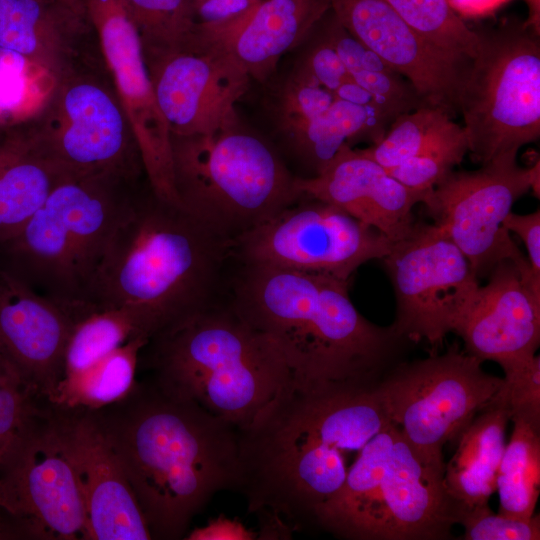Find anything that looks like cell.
<instances>
[{
  "instance_id": "8fae6325",
  "label": "cell",
  "mask_w": 540,
  "mask_h": 540,
  "mask_svg": "<svg viewBox=\"0 0 540 540\" xmlns=\"http://www.w3.org/2000/svg\"><path fill=\"white\" fill-rule=\"evenodd\" d=\"M502 380L454 344L443 354L391 368L377 388L401 435L426 456L443 459L444 445L459 438Z\"/></svg>"
},
{
  "instance_id": "b9f144b4",
  "label": "cell",
  "mask_w": 540,
  "mask_h": 540,
  "mask_svg": "<svg viewBox=\"0 0 540 540\" xmlns=\"http://www.w3.org/2000/svg\"><path fill=\"white\" fill-rule=\"evenodd\" d=\"M5 539L20 538L12 520L0 506V540Z\"/></svg>"
},
{
  "instance_id": "f1b7e54d",
  "label": "cell",
  "mask_w": 540,
  "mask_h": 540,
  "mask_svg": "<svg viewBox=\"0 0 540 540\" xmlns=\"http://www.w3.org/2000/svg\"><path fill=\"white\" fill-rule=\"evenodd\" d=\"M496 476L499 513L529 518L540 491V430L516 419Z\"/></svg>"
},
{
  "instance_id": "d6a6232c",
  "label": "cell",
  "mask_w": 540,
  "mask_h": 540,
  "mask_svg": "<svg viewBox=\"0 0 540 540\" xmlns=\"http://www.w3.org/2000/svg\"><path fill=\"white\" fill-rule=\"evenodd\" d=\"M138 30L142 49L164 48L190 32L186 0H125Z\"/></svg>"
},
{
  "instance_id": "e575fe53",
  "label": "cell",
  "mask_w": 540,
  "mask_h": 540,
  "mask_svg": "<svg viewBox=\"0 0 540 540\" xmlns=\"http://www.w3.org/2000/svg\"><path fill=\"white\" fill-rule=\"evenodd\" d=\"M466 153H468L467 139H462L409 158L386 170L405 187L422 194L425 198L454 166L461 163Z\"/></svg>"
},
{
  "instance_id": "2e32d148",
  "label": "cell",
  "mask_w": 540,
  "mask_h": 540,
  "mask_svg": "<svg viewBox=\"0 0 540 540\" xmlns=\"http://www.w3.org/2000/svg\"><path fill=\"white\" fill-rule=\"evenodd\" d=\"M398 430V429H397ZM445 463L414 448L399 432L385 472L366 505L339 537L355 540H442L467 510L444 483Z\"/></svg>"
},
{
  "instance_id": "603a6c76",
  "label": "cell",
  "mask_w": 540,
  "mask_h": 540,
  "mask_svg": "<svg viewBox=\"0 0 540 540\" xmlns=\"http://www.w3.org/2000/svg\"><path fill=\"white\" fill-rule=\"evenodd\" d=\"M0 47L17 52L57 80L104 61L82 2L0 0Z\"/></svg>"
},
{
  "instance_id": "8992f818",
  "label": "cell",
  "mask_w": 540,
  "mask_h": 540,
  "mask_svg": "<svg viewBox=\"0 0 540 540\" xmlns=\"http://www.w3.org/2000/svg\"><path fill=\"white\" fill-rule=\"evenodd\" d=\"M143 183L110 175L66 176L27 220L0 235V270L42 296L84 302Z\"/></svg>"
},
{
  "instance_id": "ab89813d",
  "label": "cell",
  "mask_w": 540,
  "mask_h": 540,
  "mask_svg": "<svg viewBox=\"0 0 540 540\" xmlns=\"http://www.w3.org/2000/svg\"><path fill=\"white\" fill-rule=\"evenodd\" d=\"M508 0H448L458 15L482 16L491 13Z\"/></svg>"
},
{
  "instance_id": "f35d334b",
  "label": "cell",
  "mask_w": 540,
  "mask_h": 540,
  "mask_svg": "<svg viewBox=\"0 0 540 540\" xmlns=\"http://www.w3.org/2000/svg\"><path fill=\"white\" fill-rule=\"evenodd\" d=\"M188 540H253L258 539V533L247 529L238 520H232L224 515L216 518L200 528L187 533Z\"/></svg>"
},
{
  "instance_id": "5b68a950",
  "label": "cell",
  "mask_w": 540,
  "mask_h": 540,
  "mask_svg": "<svg viewBox=\"0 0 540 540\" xmlns=\"http://www.w3.org/2000/svg\"><path fill=\"white\" fill-rule=\"evenodd\" d=\"M163 389L242 428L291 375L281 354L228 304L213 303L151 338L139 360Z\"/></svg>"
},
{
  "instance_id": "44dd1931",
  "label": "cell",
  "mask_w": 540,
  "mask_h": 540,
  "mask_svg": "<svg viewBox=\"0 0 540 540\" xmlns=\"http://www.w3.org/2000/svg\"><path fill=\"white\" fill-rule=\"evenodd\" d=\"M453 332L468 354L494 361L503 371L528 360L540 343V291L512 261H501Z\"/></svg>"
},
{
  "instance_id": "7bdbcfd3",
  "label": "cell",
  "mask_w": 540,
  "mask_h": 540,
  "mask_svg": "<svg viewBox=\"0 0 540 540\" xmlns=\"http://www.w3.org/2000/svg\"><path fill=\"white\" fill-rule=\"evenodd\" d=\"M200 0H186V7H187V15H188V8L193 5L194 3L198 2ZM189 21V20H188ZM190 25V24H189Z\"/></svg>"
},
{
  "instance_id": "7402d4cb",
  "label": "cell",
  "mask_w": 540,
  "mask_h": 540,
  "mask_svg": "<svg viewBox=\"0 0 540 540\" xmlns=\"http://www.w3.org/2000/svg\"><path fill=\"white\" fill-rule=\"evenodd\" d=\"M305 196L335 205L393 243L413 228V207L424 196L395 178L359 149L345 145L317 175L296 178Z\"/></svg>"
},
{
  "instance_id": "4fadbf2b",
  "label": "cell",
  "mask_w": 540,
  "mask_h": 540,
  "mask_svg": "<svg viewBox=\"0 0 540 540\" xmlns=\"http://www.w3.org/2000/svg\"><path fill=\"white\" fill-rule=\"evenodd\" d=\"M393 242L330 203L302 195L236 239L232 257L259 264L328 275L343 281L364 263L383 259Z\"/></svg>"
},
{
  "instance_id": "d590c367",
  "label": "cell",
  "mask_w": 540,
  "mask_h": 540,
  "mask_svg": "<svg viewBox=\"0 0 540 540\" xmlns=\"http://www.w3.org/2000/svg\"><path fill=\"white\" fill-rule=\"evenodd\" d=\"M44 402L24 385L0 356V457Z\"/></svg>"
},
{
  "instance_id": "4dcf8cb0",
  "label": "cell",
  "mask_w": 540,
  "mask_h": 540,
  "mask_svg": "<svg viewBox=\"0 0 540 540\" xmlns=\"http://www.w3.org/2000/svg\"><path fill=\"white\" fill-rule=\"evenodd\" d=\"M427 43L454 61L468 65L479 34L469 28L448 0H386Z\"/></svg>"
},
{
  "instance_id": "7c38bea8",
  "label": "cell",
  "mask_w": 540,
  "mask_h": 540,
  "mask_svg": "<svg viewBox=\"0 0 540 540\" xmlns=\"http://www.w3.org/2000/svg\"><path fill=\"white\" fill-rule=\"evenodd\" d=\"M506 153L474 171L449 172L424 198L434 224L461 250L476 276L510 260L536 287L527 257L503 227L515 201L529 190L539 197V160L520 167Z\"/></svg>"
},
{
  "instance_id": "ba28073f",
  "label": "cell",
  "mask_w": 540,
  "mask_h": 540,
  "mask_svg": "<svg viewBox=\"0 0 540 540\" xmlns=\"http://www.w3.org/2000/svg\"><path fill=\"white\" fill-rule=\"evenodd\" d=\"M478 34L457 109L468 152L483 165L539 139L540 45L525 24Z\"/></svg>"
},
{
  "instance_id": "5bb4252c",
  "label": "cell",
  "mask_w": 540,
  "mask_h": 540,
  "mask_svg": "<svg viewBox=\"0 0 540 540\" xmlns=\"http://www.w3.org/2000/svg\"><path fill=\"white\" fill-rule=\"evenodd\" d=\"M382 260L396 299V332L413 342L441 343L480 286L467 258L434 223L415 222Z\"/></svg>"
},
{
  "instance_id": "ffe728a7",
  "label": "cell",
  "mask_w": 540,
  "mask_h": 540,
  "mask_svg": "<svg viewBox=\"0 0 540 540\" xmlns=\"http://www.w3.org/2000/svg\"><path fill=\"white\" fill-rule=\"evenodd\" d=\"M338 21L356 39L407 79L422 101L451 117L464 73L462 65L427 43L386 0H330Z\"/></svg>"
},
{
  "instance_id": "4316f807",
  "label": "cell",
  "mask_w": 540,
  "mask_h": 540,
  "mask_svg": "<svg viewBox=\"0 0 540 540\" xmlns=\"http://www.w3.org/2000/svg\"><path fill=\"white\" fill-rule=\"evenodd\" d=\"M149 340L129 339L88 368L63 377L49 403L95 410L126 396L134 386L141 349Z\"/></svg>"
},
{
  "instance_id": "74e56055",
  "label": "cell",
  "mask_w": 540,
  "mask_h": 540,
  "mask_svg": "<svg viewBox=\"0 0 540 540\" xmlns=\"http://www.w3.org/2000/svg\"><path fill=\"white\" fill-rule=\"evenodd\" d=\"M508 232L521 238L527 251V259L536 280L540 281V211L517 214L512 211L503 221Z\"/></svg>"
},
{
  "instance_id": "277c9868",
  "label": "cell",
  "mask_w": 540,
  "mask_h": 540,
  "mask_svg": "<svg viewBox=\"0 0 540 540\" xmlns=\"http://www.w3.org/2000/svg\"><path fill=\"white\" fill-rule=\"evenodd\" d=\"M232 246L147 180L113 233L84 303L130 310L150 340L215 303Z\"/></svg>"
},
{
  "instance_id": "8d00e7d4",
  "label": "cell",
  "mask_w": 540,
  "mask_h": 540,
  "mask_svg": "<svg viewBox=\"0 0 540 540\" xmlns=\"http://www.w3.org/2000/svg\"><path fill=\"white\" fill-rule=\"evenodd\" d=\"M465 540H538L540 517L520 518L493 514L489 505L467 512L462 519Z\"/></svg>"
},
{
  "instance_id": "f546056e",
  "label": "cell",
  "mask_w": 540,
  "mask_h": 540,
  "mask_svg": "<svg viewBox=\"0 0 540 540\" xmlns=\"http://www.w3.org/2000/svg\"><path fill=\"white\" fill-rule=\"evenodd\" d=\"M56 83L43 67L0 47V133L29 127L47 105Z\"/></svg>"
},
{
  "instance_id": "d4e9b609",
  "label": "cell",
  "mask_w": 540,
  "mask_h": 540,
  "mask_svg": "<svg viewBox=\"0 0 540 540\" xmlns=\"http://www.w3.org/2000/svg\"><path fill=\"white\" fill-rule=\"evenodd\" d=\"M509 421L508 415L500 409L482 410L462 431L454 455L445 464V486L467 512L488 505L496 491Z\"/></svg>"
},
{
  "instance_id": "3957f363",
  "label": "cell",
  "mask_w": 540,
  "mask_h": 540,
  "mask_svg": "<svg viewBox=\"0 0 540 540\" xmlns=\"http://www.w3.org/2000/svg\"><path fill=\"white\" fill-rule=\"evenodd\" d=\"M229 305L278 349L291 379L311 389L376 386L405 341L367 320L348 281L281 267L243 264Z\"/></svg>"
},
{
  "instance_id": "6da1fadb",
  "label": "cell",
  "mask_w": 540,
  "mask_h": 540,
  "mask_svg": "<svg viewBox=\"0 0 540 540\" xmlns=\"http://www.w3.org/2000/svg\"><path fill=\"white\" fill-rule=\"evenodd\" d=\"M390 425L377 386L311 389L290 377L238 429L235 489L261 526L293 532L340 490L346 455Z\"/></svg>"
},
{
  "instance_id": "9a60e30c",
  "label": "cell",
  "mask_w": 540,
  "mask_h": 540,
  "mask_svg": "<svg viewBox=\"0 0 540 540\" xmlns=\"http://www.w3.org/2000/svg\"><path fill=\"white\" fill-rule=\"evenodd\" d=\"M157 104L171 134H208L239 119L250 76L220 43L199 33L142 49Z\"/></svg>"
},
{
  "instance_id": "e0dca14e",
  "label": "cell",
  "mask_w": 540,
  "mask_h": 540,
  "mask_svg": "<svg viewBox=\"0 0 540 540\" xmlns=\"http://www.w3.org/2000/svg\"><path fill=\"white\" fill-rule=\"evenodd\" d=\"M137 141L153 191L176 201L170 129L153 91L141 39L125 0H81Z\"/></svg>"
},
{
  "instance_id": "484cf974",
  "label": "cell",
  "mask_w": 540,
  "mask_h": 540,
  "mask_svg": "<svg viewBox=\"0 0 540 540\" xmlns=\"http://www.w3.org/2000/svg\"><path fill=\"white\" fill-rule=\"evenodd\" d=\"M66 176L38 153L25 131L0 133V235L27 220Z\"/></svg>"
},
{
  "instance_id": "d6986e66",
  "label": "cell",
  "mask_w": 540,
  "mask_h": 540,
  "mask_svg": "<svg viewBox=\"0 0 540 540\" xmlns=\"http://www.w3.org/2000/svg\"><path fill=\"white\" fill-rule=\"evenodd\" d=\"M83 496L86 540H150L140 507L90 411L51 404Z\"/></svg>"
},
{
  "instance_id": "ee69618b",
  "label": "cell",
  "mask_w": 540,
  "mask_h": 540,
  "mask_svg": "<svg viewBox=\"0 0 540 540\" xmlns=\"http://www.w3.org/2000/svg\"><path fill=\"white\" fill-rule=\"evenodd\" d=\"M71 1H75V2H81V0H71Z\"/></svg>"
},
{
  "instance_id": "ac0fdd59",
  "label": "cell",
  "mask_w": 540,
  "mask_h": 540,
  "mask_svg": "<svg viewBox=\"0 0 540 540\" xmlns=\"http://www.w3.org/2000/svg\"><path fill=\"white\" fill-rule=\"evenodd\" d=\"M92 311L37 294L0 270V356L41 400L49 401L63 379L70 336Z\"/></svg>"
},
{
  "instance_id": "30bf717a",
  "label": "cell",
  "mask_w": 540,
  "mask_h": 540,
  "mask_svg": "<svg viewBox=\"0 0 540 540\" xmlns=\"http://www.w3.org/2000/svg\"><path fill=\"white\" fill-rule=\"evenodd\" d=\"M0 506L20 539L86 540L83 496L49 402L0 457Z\"/></svg>"
},
{
  "instance_id": "836d02e7",
  "label": "cell",
  "mask_w": 540,
  "mask_h": 540,
  "mask_svg": "<svg viewBox=\"0 0 540 540\" xmlns=\"http://www.w3.org/2000/svg\"><path fill=\"white\" fill-rule=\"evenodd\" d=\"M504 373L501 386L482 410L500 409L510 421L521 419L540 430L539 355L535 354Z\"/></svg>"
},
{
  "instance_id": "cb8c5ba5",
  "label": "cell",
  "mask_w": 540,
  "mask_h": 540,
  "mask_svg": "<svg viewBox=\"0 0 540 540\" xmlns=\"http://www.w3.org/2000/svg\"><path fill=\"white\" fill-rule=\"evenodd\" d=\"M330 10V0H261L226 24L196 28L220 43L262 84L278 70L281 58L298 48Z\"/></svg>"
},
{
  "instance_id": "83f0119b",
  "label": "cell",
  "mask_w": 540,
  "mask_h": 540,
  "mask_svg": "<svg viewBox=\"0 0 540 540\" xmlns=\"http://www.w3.org/2000/svg\"><path fill=\"white\" fill-rule=\"evenodd\" d=\"M462 139H466L463 127L448 113L423 105L395 117L380 141L359 150L388 169Z\"/></svg>"
},
{
  "instance_id": "9c48e42d",
  "label": "cell",
  "mask_w": 540,
  "mask_h": 540,
  "mask_svg": "<svg viewBox=\"0 0 540 540\" xmlns=\"http://www.w3.org/2000/svg\"><path fill=\"white\" fill-rule=\"evenodd\" d=\"M25 132L38 153L68 175L147 178L105 61L60 77Z\"/></svg>"
},
{
  "instance_id": "60d3db41",
  "label": "cell",
  "mask_w": 540,
  "mask_h": 540,
  "mask_svg": "<svg viewBox=\"0 0 540 540\" xmlns=\"http://www.w3.org/2000/svg\"><path fill=\"white\" fill-rule=\"evenodd\" d=\"M528 7V20L524 23L535 35H540V0H524Z\"/></svg>"
},
{
  "instance_id": "1f68e13d",
  "label": "cell",
  "mask_w": 540,
  "mask_h": 540,
  "mask_svg": "<svg viewBox=\"0 0 540 540\" xmlns=\"http://www.w3.org/2000/svg\"><path fill=\"white\" fill-rule=\"evenodd\" d=\"M134 337L145 336L130 310L115 308L92 311L75 326L70 336L64 377L88 368Z\"/></svg>"
},
{
  "instance_id": "52a82bcc",
  "label": "cell",
  "mask_w": 540,
  "mask_h": 540,
  "mask_svg": "<svg viewBox=\"0 0 540 540\" xmlns=\"http://www.w3.org/2000/svg\"><path fill=\"white\" fill-rule=\"evenodd\" d=\"M177 202L232 244L302 194L277 150L240 119L208 134L170 136Z\"/></svg>"
},
{
  "instance_id": "7a4b0ae2",
  "label": "cell",
  "mask_w": 540,
  "mask_h": 540,
  "mask_svg": "<svg viewBox=\"0 0 540 540\" xmlns=\"http://www.w3.org/2000/svg\"><path fill=\"white\" fill-rule=\"evenodd\" d=\"M88 410V409H87ZM131 486L152 539L179 540L224 489H235L238 429L153 379L89 410Z\"/></svg>"
}]
</instances>
